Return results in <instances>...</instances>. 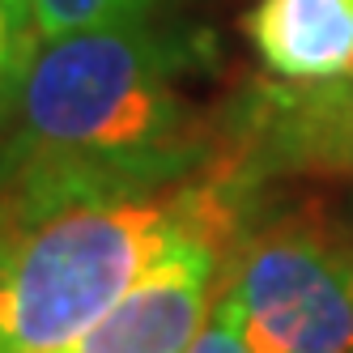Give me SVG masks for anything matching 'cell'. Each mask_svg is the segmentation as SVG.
Wrapping results in <instances>:
<instances>
[{
  "mask_svg": "<svg viewBox=\"0 0 353 353\" xmlns=\"http://www.w3.org/2000/svg\"><path fill=\"white\" fill-rule=\"evenodd\" d=\"M213 39L149 17L52 34L13 90L0 217L205 179L213 132L179 90Z\"/></svg>",
  "mask_w": 353,
  "mask_h": 353,
  "instance_id": "obj_1",
  "label": "cell"
},
{
  "mask_svg": "<svg viewBox=\"0 0 353 353\" xmlns=\"http://www.w3.org/2000/svg\"><path fill=\"white\" fill-rule=\"evenodd\" d=\"M243 188L217 174L0 217V353H72L179 234L243 217Z\"/></svg>",
  "mask_w": 353,
  "mask_h": 353,
  "instance_id": "obj_2",
  "label": "cell"
},
{
  "mask_svg": "<svg viewBox=\"0 0 353 353\" xmlns=\"http://www.w3.org/2000/svg\"><path fill=\"white\" fill-rule=\"evenodd\" d=\"M256 353H353V234L298 213L247 239L234 272Z\"/></svg>",
  "mask_w": 353,
  "mask_h": 353,
  "instance_id": "obj_3",
  "label": "cell"
},
{
  "mask_svg": "<svg viewBox=\"0 0 353 353\" xmlns=\"http://www.w3.org/2000/svg\"><path fill=\"white\" fill-rule=\"evenodd\" d=\"M234 234L239 217H217L179 234L72 353H188L213 315L209 298L221 247Z\"/></svg>",
  "mask_w": 353,
  "mask_h": 353,
  "instance_id": "obj_4",
  "label": "cell"
},
{
  "mask_svg": "<svg viewBox=\"0 0 353 353\" xmlns=\"http://www.w3.org/2000/svg\"><path fill=\"white\" fill-rule=\"evenodd\" d=\"M243 34L281 85H327L353 72V0H256Z\"/></svg>",
  "mask_w": 353,
  "mask_h": 353,
  "instance_id": "obj_5",
  "label": "cell"
},
{
  "mask_svg": "<svg viewBox=\"0 0 353 353\" xmlns=\"http://www.w3.org/2000/svg\"><path fill=\"white\" fill-rule=\"evenodd\" d=\"M170 5H183V0H34L43 39L111 26V21H149V17H162Z\"/></svg>",
  "mask_w": 353,
  "mask_h": 353,
  "instance_id": "obj_6",
  "label": "cell"
},
{
  "mask_svg": "<svg viewBox=\"0 0 353 353\" xmlns=\"http://www.w3.org/2000/svg\"><path fill=\"white\" fill-rule=\"evenodd\" d=\"M39 43H43V26L34 0H0V94L17 90Z\"/></svg>",
  "mask_w": 353,
  "mask_h": 353,
  "instance_id": "obj_7",
  "label": "cell"
},
{
  "mask_svg": "<svg viewBox=\"0 0 353 353\" xmlns=\"http://www.w3.org/2000/svg\"><path fill=\"white\" fill-rule=\"evenodd\" d=\"M188 353H256V349H251V341H247L243 302H239L234 285L217 298V307H213V315H209V323H205V332L192 341Z\"/></svg>",
  "mask_w": 353,
  "mask_h": 353,
  "instance_id": "obj_8",
  "label": "cell"
},
{
  "mask_svg": "<svg viewBox=\"0 0 353 353\" xmlns=\"http://www.w3.org/2000/svg\"><path fill=\"white\" fill-rule=\"evenodd\" d=\"M9 111H13V90L0 94V183H5V141H9Z\"/></svg>",
  "mask_w": 353,
  "mask_h": 353,
  "instance_id": "obj_9",
  "label": "cell"
},
{
  "mask_svg": "<svg viewBox=\"0 0 353 353\" xmlns=\"http://www.w3.org/2000/svg\"><path fill=\"white\" fill-rule=\"evenodd\" d=\"M345 221H349V234H353V192H349V205H345Z\"/></svg>",
  "mask_w": 353,
  "mask_h": 353,
  "instance_id": "obj_10",
  "label": "cell"
}]
</instances>
